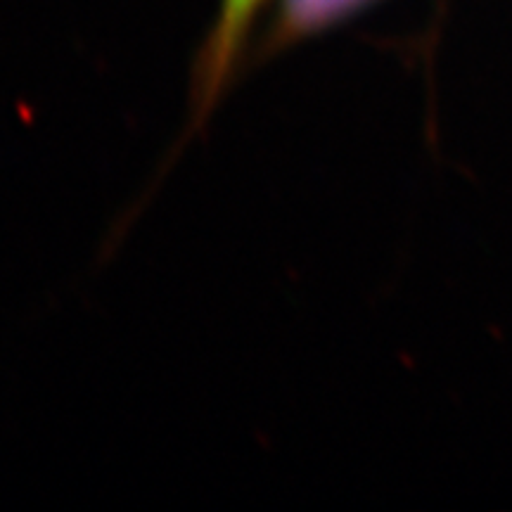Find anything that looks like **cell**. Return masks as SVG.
<instances>
[{
  "label": "cell",
  "instance_id": "6da1fadb",
  "mask_svg": "<svg viewBox=\"0 0 512 512\" xmlns=\"http://www.w3.org/2000/svg\"><path fill=\"white\" fill-rule=\"evenodd\" d=\"M261 5L264 0H221L207 50L202 55L200 76H197V100L202 110H209L226 88Z\"/></svg>",
  "mask_w": 512,
  "mask_h": 512
},
{
  "label": "cell",
  "instance_id": "7a4b0ae2",
  "mask_svg": "<svg viewBox=\"0 0 512 512\" xmlns=\"http://www.w3.org/2000/svg\"><path fill=\"white\" fill-rule=\"evenodd\" d=\"M366 3L368 0H280L273 38L283 43L285 38L290 41V38L309 36L351 15Z\"/></svg>",
  "mask_w": 512,
  "mask_h": 512
}]
</instances>
